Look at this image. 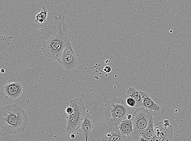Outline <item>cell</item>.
I'll return each mask as SVG.
<instances>
[{"instance_id":"obj_1","label":"cell","mask_w":191,"mask_h":141,"mask_svg":"<svg viewBox=\"0 0 191 141\" xmlns=\"http://www.w3.org/2000/svg\"><path fill=\"white\" fill-rule=\"evenodd\" d=\"M42 50L45 59L48 62L58 60L64 48L74 40L68 30L65 17L61 14L54 17L53 26L41 30Z\"/></svg>"},{"instance_id":"obj_2","label":"cell","mask_w":191,"mask_h":141,"mask_svg":"<svg viewBox=\"0 0 191 141\" xmlns=\"http://www.w3.org/2000/svg\"><path fill=\"white\" fill-rule=\"evenodd\" d=\"M29 121L25 112L16 104L6 105L0 110V127L8 134L15 135L24 132Z\"/></svg>"},{"instance_id":"obj_3","label":"cell","mask_w":191,"mask_h":141,"mask_svg":"<svg viewBox=\"0 0 191 141\" xmlns=\"http://www.w3.org/2000/svg\"><path fill=\"white\" fill-rule=\"evenodd\" d=\"M127 104L122 98H114L105 105V116L109 126H118L121 122L127 118Z\"/></svg>"},{"instance_id":"obj_4","label":"cell","mask_w":191,"mask_h":141,"mask_svg":"<svg viewBox=\"0 0 191 141\" xmlns=\"http://www.w3.org/2000/svg\"><path fill=\"white\" fill-rule=\"evenodd\" d=\"M69 106L73 108V111L71 114H68L67 117L66 131L68 133H71L77 131L81 127L86 115V107L81 98L70 100Z\"/></svg>"},{"instance_id":"obj_5","label":"cell","mask_w":191,"mask_h":141,"mask_svg":"<svg viewBox=\"0 0 191 141\" xmlns=\"http://www.w3.org/2000/svg\"><path fill=\"white\" fill-rule=\"evenodd\" d=\"M152 114L143 107H139L135 111L132 119L133 132L131 135L135 139L139 140L142 132L148 126Z\"/></svg>"},{"instance_id":"obj_6","label":"cell","mask_w":191,"mask_h":141,"mask_svg":"<svg viewBox=\"0 0 191 141\" xmlns=\"http://www.w3.org/2000/svg\"><path fill=\"white\" fill-rule=\"evenodd\" d=\"M173 128L170 122L165 120L155 125V136L153 141H170L172 140Z\"/></svg>"},{"instance_id":"obj_7","label":"cell","mask_w":191,"mask_h":141,"mask_svg":"<svg viewBox=\"0 0 191 141\" xmlns=\"http://www.w3.org/2000/svg\"><path fill=\"white\" fill-rule=\"evenodd\" d=\"M57 62L66 70H73L76 66L77 63V57L74 53L71 44L67 45L65 47L62 57Z\"/></svg>"},{"instance_id":"obj_8","label":"cell","mask_w":191,"mask_h":141,"mask_svg":"<svg viewBox=\"0 0 191 141\" xmlns=\"http://www.w3.org/2000/svg\"><path fill=\"white\" fill-rule=\"evenodd\" d=\"M2 90L7 99L14 100L22 95L23 86L20 82L8 83L2 87Z\"/></svg>"},{"instance_id":"obj_9","label":"cell","mask_w":191,"mask_h":141,"mask_svg":"<svg viewBox=\"0 0 191 141\" xmlns=\"http://www.w3.org/2000/svg\"><path fill=\"white\" fill-rule=\"evenodd\" d=\"M102 141H127L126 136L123 134L118 126H109L103 135Z\"/></svg>"},{"instance_id":"obj_10","label":"cell","mask_w":191,"mask_h":141,"mask_svg":"<svg viewBox=\"0 0 191 141\" xmlns=\"http://www.w3.org/2000/svg\"><path fill=\"white\" fill-rule=\"evenodd\" d=\"M155 136V125L154 119L152 118L146 128L142 132L140 141H153Z\"/></svg>"},{"instance_id":"obj_11","label":"cell","mask_w":191,"mask_h":141,"mask_svg":"<svg viewBox=\"0 0 191 141\" xmlns=\"http://www.w3.org/2000/svg\"><path fill=\"white\" fill-rule=\"evenodd\" d=\"M142 107L148 110L155 112H159L160 109V106L153 100L150 95L145 93L143 97Z\"/></svg>"},{"instance_id":"obj_12","label":"cell","mask_w":191,"mask_h":141,"mask_svg":"<svg viewBox=\"0 0 191 141\" xmlns=\"http://www.w3.org/2000/svg\"><path fill=\"white\" fill-rule=\"evenodd\" d=\"M92 127L93 123L92 120L88 115L86 114L84 121L81 124L80 128L86 141L88 140L89 136L92 131Z\"/></svg>"},{"instance_id":"obj_13","label":"cell","mask_w":191,"mask_h":141,"mask_svg":"<svg viewBox=\"0 0 191 141\" xmlns=\"http://www.w3.org/2000/svg\"><path fill=\"white\" fill-rule=\"evenodd\" d=\"M144 92H140L135 89L133 87H130L128 90L127 96L128 97H131L133 98L136 102V107L142 106L143 98Z\"/></svg>"},{"instance_id":"obj_14","label":"cell","mask_w":191,"mask_h":141,"mask_svg":"<svg viewBox=\"0 0 191 141\" xmlns=\"http://www.w3.org/2000/svg\"><path fill=\"white\" fill-rule=\"evenodd\" d=\"M118 127L121 133L126 136L132 135L133 132V125L132 120L126 119L122 120L119 125Z\"/></svg>"},{"instance_id":"obj_15","label":"cell","mask_w":191,"mask_h":141,"mask_svg":"<svg viewBox=\"0 0 191 141\" xmlns=\"http://www.w3.org/2000/svg\"><path fill=\"white\" fill-rule=\"evenodd\" d=\"M13 36H1L0 37V52L2 53L9 44Z\"/></svg>"},{"instance_id":"obj_16","label":"cell","mask_w":191,"mask_h":141,"mask_svg":"<svg viewBox=\"0 0 191 141\" xmlns=\"http://www.w3.org/2000/svg\"><path fill=\"white\" fill-rule=\"evenodd\" d=\"M126 103L127 105L130 108H134L136 107V102L133 98L131 97H128L126 100Z\"/></svg>"},{"instance_id":"obj_17","label":"cell","mask_w":191,"mask_h":141,"mask_svg":"<svg viewBox=\"0 0 191 141\" xmlns=\"http://www.w3.org/2000/svg\"><path fill=\"white\" fill-rule=\"evenodd\" d=\"M39 13L45 20V21H47V18L48 14V11L47 8L43 6Z\"/></svg>"},{"instance_id":"obj_18","label":"cell","mask_w":191,"mask_h":141,"mask_svg":"<svg viewBox=\"0 0 191 141\" xmlns=\"http://www.w3.org/2000/svg\"><path fill=\"white\" fill-rule=\"evenodd\" d=\"M45 21V19L42 17V16L41 15L40 13H38L36 14V19H35V22L38 23L42 24Z\"/></svg>"},{"instance_id":"obj_19","label":"cell","mask_w":191,"mask_h":141,"mask_svg":"<svg viewBox=\"0 0 191 141\" xmlns=\"http://www.w3.org/2000/svg\"><path fill=\"white\" fill-rule=\"evenodd\" d=\"M111 68L109 65H106L104 69V71L106 73H109L111 72Z\"/></svg>"},{"instance_id":"obj_20","label":"cell","mask_w":191,"mask_h":141,"mask_svg":"<svg viewBox=\"0 0 191 141\" xmlns=\"http://www.w3.org/2000/svg\"><path fill=\"white\" fill-rule=\"evenodd\" d=\"M66 112L68 114H71L73 111V108L71 106H69V107L67 108L65 110Z\"/></svg>"},{"instance_id":"obj_21","label":"cell","mask_w":191,"mask_h":141,"mask_svg":"<svg viewBox=\"0 0 191 141\" xmlns=\"http://www.w3.org/2000/svg\"><path fill=\"white\" fill-rule=\"evenodd\" d=\"M132 118H133V115H132L131 114H127V119L130 120H132Z\"/></svg>"},{"instance_id":"obj_22","label":"cell","mask_w":191,"mask_h":141,"mask_svg":"<svg viewBox=\"0 0 191 141\" xmlns=\"http://www.w3.org/2000/svg\"><path fill=\"white\" fill-rule=\"evenodd\" d=\"M70 137H71V138L74 139L75 138V136L74 134H72L71 136H70Z\"/></svg>"},{"instance_id":"obj_23","label":"cell","mask_w":191,"mask_h":141,"mask_svg":"<svg viewBox=\"0 0 191 141\" xmlns=\"http://www.w3.org/2000/svg\"><path fill=\"white\" fill-rule=\"evenodd\" d=\"M5 72V70L4 69H2V70H1V72L3 73H4Z\"/></svg>"}]
</instances>
